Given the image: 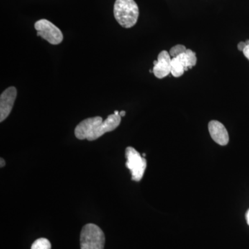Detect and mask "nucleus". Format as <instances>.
<instances>
[{"mask_svg":"<svg viewBox=\"0 0 249 249\" xmlns=\"http://www.w3.org/2000/svg\"><path fill=\"white\" fill-rule=\"evenodd\" d=\"M121 116L113 114L103 121L101 116L88 118L80 123L75 129V136L79 140L92 142L107 132L114 131L121 124Z\"/></svg>","mask_w":249,"mask_h":249,"instance_id":"obj_1","label":"nucleus"},{"mask_svg":"<svg viewBox=\"0 0 249 249\" xmlns=\"http://www.w3.org/2000/svg\"><path fill=\"white\" fill-rule=\"evenodd\" d=\"M116 20L124 28L133 27L139 16V9L134 0H116L114 6Z\"/></svg>","mask_w":249,"mask_h":249,"instance_id":"obj_2","label":"nucleus"},{"mask_svg":"<svg viewBox=\"0 0 249 249\" xmlns=\"http://www.w3.org/2000/svg\"><path fill=\"white\" fill-rule=\"evenodd\" d=\"M80 249H104V232L94 224H88L80 232Z\"/></svg>","mask_w":249,"mask_h":249,"instance_id":"obj_3","label":"nucleus"},{"mask_svg":"<svg viewBox=\"0 0 249 249\" xmlns=\"http://www.w3.org/2000/svg\"><path fill=\"white\" fill-rule=\"evenodd\" d=\"M125 157L127 158L126 167L130 170L132 179L135 181H140L146 169V160L132 147L126 148Z\"/></svg>","mask_w":249,"mask_h":249,"instance_id":"obj_4","label":"nucleus"},{"mask_svg":"<svg viewBox=\"0 0 249 249\" xmlns=\"http://www.w3.org/2000/svg\"><path fill=\"white\" fill-rule=\"evenodd\" d=\"M34 27L37 31V36H40L52 45H59L63 40V34L60 29L47 19L37 21Z\"/></svg>","mask_w":249,"mask_h":249,"instance_id":"obj_5","label":"nucleus"},{"mask_svg":"<svg viewBox=\"0 0 249 249\" xmlns=\"http://www.w3.org/2000/svg\"><path fill=\"white\" fill-rule=\"evenodd\" d=\"M16 97L17 89L15 87H10L1 93L0 96V122H3L9 116Z\"/></svg>","mask_w":249,"mask_h":249,"instance_id":"obj_6","label":"nucleus"},{"mask_svg":"<svg viewBox=\"0 0 249 249\" xmlns=\"http://www.w3.org/2000/svg\"><path fill=\"white\" fill-rule=\"evenodd\" d=\"M171 56L169 52L162 51L157 60L154 61L153 73L159 79H162L171 73Z\"/></svg>","mask_w":249,"mask_h":249,"instance_id":"obj_7","label":"nucleus"},{"mask_svg":"<svg viewBox=\"0 0 249 249\" xmlns=\"http://www.w3.org/2000/svg\"><path fill=\"white\" fill-rule=\"evenodd\" d=\"M209 130L211 138L220 145H227L229 136L225 126L217 121H211L209 124Z\"/></svg>","mask_w":249,"mask_h":249,"instance_id":"obj_8","label":"nucleus"},{"mask_svg":"<svg viewBox=\"0 0 249 249\" xmlns=\"http://www.w3.org/2000/svg\"><path fill=\"white\" fill-rule=\"evenodd\" d=\"M180 61L185 67V70H188V69H191L192 67L196 66L197 59H196V54L191 49H187L186 52L178 57Z\"/></svg>","mask_w":249,"mask_h":249,"instance_id":"obj_9","label":"nucleus"},{"mask_svg":"<svg viewBox=\"0 0 249 249\" xmlns=\"http://www.w3.org/2000/svg\"><path fill=\"white\" fill-rule=\"evenodd\" d=\"M186 70L185 67H183L182 63L180 61L179 59L176 57V58H173L171 60V73L174 77H180L182 76Z\"/></svg>","mask_w":249,"mask_h":249,"instance_id":"obj_10","label":"nucleus"},{"mask_svg":"<svg viewBox=\"0 0 249 249\" xmlns=\"http://www.w3.org/2000/svg\"><path fill=\"white\" fill-rule=\"evenodd\" d=\"M51 248H52V245L47 239L40 238L34 242L31 249H51Z\"/></svg>","mask_w":249,"mask_h":249,"instance_id":"obj_11","label":"nucleus"},{"mask_svg":"<svg viewBox=\"0 0 249 249\" xmlns=\"http://www.w3.org/2000/svg\"><path fill=\"white\" fill-rule=\"evenodd\" d=\"M186 50V47L184 45H177L170 49L169 53L170 56L173 57V58H176V57H178L181 54L185 53Z\"/></svg>","mask_w":249,"mask_h":249,"instance_id":"obj_12","label":"nucleus"},{"mask_svg":"<svg viewBox=\"0 0 249 249\" xmlns=\"http://www.w3.org/2000/svg\"><path fill=\"white\" fill-rule=\"evenodd\" d=\"M246 46H247V44H246L245 42H240V43L238 44V45H237V49H238V50L240 51V52H243Z\"/></svg>","mask_w":249,"mask_h":249,"instance_id":"obj_13","label":"nucleus"},{"mask_svg":"<svg viewBox=\"0 0 249 249\" xmlns=\"http://www.w3.org/2000/svg\"><path fill=\"white\" fill-rule=\"evenodd\" d=\"M243 53L245 56L249 60V45L246 46L245 49L243 50Z\"/></svg>","mask_w":249,"mask_h":249,"instance_id":"obj_14","label":"nucleus"},{"mask_svg":"<svg viewBox=\"0 0 249 249\" xmlns=\"http://www.w3.org/2000/svg\"><path fill=\"white\" fill-rule=\"evenodd\" d=\"M0 163H1V164H0V167H1V168H3V167H4L5 164H6V163H5L4 160H3L2 158L0 159Z\"/></svg>","mask_w":249,"mask_h":249,"instance_id":"obj_15","label":"nucleus"},{"mask_svg":"<svg viewBox=\"0 0 249 249\" xmlns=\"http://www.w3.org/2000/svg\"><path fill=\"white\" fill-rule=\"evenodd\" d=\"M246 219H247V224L249 225V209L247 211V214H246Z\"/></svg>","mask_w":249,"mask_h":249,"instance_id":"obj_16","label":"nucleus"},{"mask_svg":"<svg viewBox=\"0 0 249 249\" xmlns=\"http://www.w3.org/2000/svg\"><path fill=\"white\" fill-rule=\"evenodd\" d=\"M125 114H126V112L124 111H120V112H119V115H120L121 116V117H122V116H125Z\"/></svg>","mask_w":249,"mask_h":249,"instance_id":"obj_17","label":"nucleus"},{"mask_svg":"<svg viewBox=\"0 0 249 249\" xmlns=\"http://www.w3.org/2000/svg\"><path fill=\"white\" fill-rule=\"evenodd\" d=\"M114 114H116V115H119V111L117 110L114 111Z\"/></svg>","mask_w":249,"mask_h":249,"instance_id":"obj_18","label":"nucleus"}]
</instances>
